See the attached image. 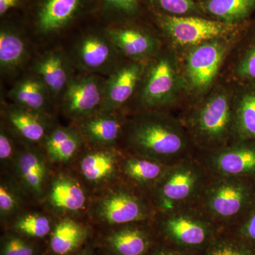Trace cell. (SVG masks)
Listing matches in <instances>:
<instances>
[{"mask_svg": "<svg viewBox=\"0 0 255 255\" xmlns=\"http://www.w3.org/2000/svg\"><path fill=\"white\" fill-rule=\"evenodd\" d=\"M152 11L157 25L172 43L179 46L192 47L205 42L226 38L245 24L222 22L206 16H173Z\"/></svg>", "mask_w": 255, "mask_h": 255, "instance_id": "cell-7", "label": "cell"}, {"mask_svg": "<svg viewBox=\"0 0 255 255\" xmlns=\"http://www.w3.org/2000/svg\"></svg>", "mask_w": 255, "mask_h": 255, "instance_id": "cell-41", "label": "cell"}, {"mask_svg": "<svg viewBox=\"0 0 255 255\" xmlns=\"http://www.w3.org/2000/svg\"><path fill=\"white\" fill-rule=\"evenodd\" d=\"M119 50L105 33H88L82 37L75 47V58L82 70L90 73H111L119 65L117 63Z\"/></svg>", "mask_w": 255, "mask_h": 255, "instance_id": "cell-13", "label": "cell"}, {"mask_svg": "<svg viewBox=\"0 0 255 255\" xmlns=\"http://www.w3.org/2000/svg\"><path fill=\"white\" fill-rule=\"evenodd\" d=\"M157 211L140 194L122 189L106 197L100 205V215L110 224L124 225L152 219Z\"/></svg>", "mask_w": 255, "mask_h": 255, "instance_id": "cell-11", "label": "cell"}, {"mask_svg": "<svg viewBox=\"0 0 255 255\" xmlns=\"http://www.w3.org/2000/svg\"><path fill=\"white\" fill-rule=\"evenodd\" d=\"M18 169L26 186L37 194H41L46 173L41 157L33 152H23L18 159Z\"/></svg>", "mask_w": 255, "mask_h": 255, "instance_id": "cell-29", "label": "cell"}, {"mask_svg": "<svg viewBox=\"0 0 255 255\" xmlns=\"http://www.w3.org/2000/svg\"><path fill=\"white\" fill-rule=\"evenodd\" d=\"M26 43L17 30L4 24L0 30V69L4 74L14 73L27 57Z\"/></svg>", "mask_w": 255, "mask_h": 255, "instance_id": "cell-21", "label": "cell"}, {"mask_svg": "<svg viewBox=\"0 0 255 255\" xmlns=\"http://www.w3.org/2000/svg\"><path fill=\"white\" fill-rule=\"evenodd\" d=\"M16 201L14 196L4 186L0 188V210L3 214H9L15 209Z\"/></svg>", "mask_w": 255, "mask_h": 255, "instance_id": "cell-37", "label": "cell"}, {"mask_svg": "<svg viewBox=\"0 0 255 255\" xmlns=\"http://www.w3.org/2000/svg\"><path fill=\"white\" fill-rule=\"evenodd\" d=\"M87 0H38L34 9V25L42 34L56 33L79 17Z\"/></svg>", "mask_w": 255, "mask_h": 255, "instance_id": "cell-14", "label": "cell"}, {"mask_svg": "<svg viewBox=\"0 0 255 255\" xmlns=\"http://www.w3.org/2000/svg\"><path fill=\"white\" fill-rule=\"evenodd\" d=\"M147 64H120L106 80L101 112H114L127 103L138 88Z\"/></svg>", "mask_w": 255, "mask_h": 255, "instance_id": "cell-12", "label": "cell"}, {"mask_svg": "<svg viewBox=\"0 0 255 255\" xmlns=\"http://www.w3.org/2000/svg\"><path fill=\"white\" fill-rule=\"evenodd\" d=\"M204 14L213 19L243 24L255 11V0H197Z\"/></svg>", "mask_w": 255, "mask_h": 255, "instance_id": "cell-19", "label": "cell"}, {"mask_svg": "<svg viewBox=\"0 0 255 255\" xmlns=\"http://www.w3.org/2000/svg\"><path fill=\"white\" fill-rule=\"evenodd\" d=\"M157 214L159 216V231L166 241L172 248L188 254L204 251L224 231L197 204Z\"/></svg>", "mask_w": 255, "mask_h": 255, "instance_id": "cell-5", "label": "cell"}, {"mask_svg": "<svg viewBox=\"0 0 255 255\" xmlns=\"http://www.w3.org/2000/svg\"><path fill=\"white\" fill-rule=\"evenodd\" d=\"M12 153V143L4 129L0 132V158L4 160L9 158Z\"/></svg>", "mask_w": 255, "mask_h": 255, "instance_id": "cell-38", "label": "cell"}, {"mask_svg": "<svg viewBox=\"0 0 255 255\" xmlns=\"http://www.w3.org/2000/svg\"><path fill=\"white\" fill-rule=\"evenodd\" d=\"M80 131L73 128L58 127L47 137V152L52 160L65 162L73 157L80 148L82 142Z\"/></svg>", "mask_w": 255, "mask_h": 255, "instance_id": "cell-25", "label": "cell"}, {"mask_svg": "<svg viewBox=\"0 0 255 255\" xmlns=\"http://www.w3.org/2000/svg\"><path fill=\"white\" fill-rule=\"evenodd\" d=\"M15 228L28 236L43 238L50 233V223L45 216L31 214L18 220Z\"/></svg>", "mask_w": 255, "mask_h": 255, "instance_id": "cell-33", "label": "cell"}, {"mask_svg": "<svg viewBox=\"0 0 255 255\" xmlns=\"http://www.w3.org/2000/svg\"><path fill=\"white\" fill-rule=\"evenodd\" d=\"M196 1H197V0H196Z\"/></svg>", "mask_w": 255, "mask_h": 255, "instance_id": "cell-42", "label": "cell"}, {"mask_svg": "<svg viewBox=\"0 0 255 255\" xmlns=\"http://www.w3.org/2000/svg\"><path fill=\"white\" fill-rule=\"evenodd\" d=\"M234 92L220 88L195 106L183 122L197 152L216 150L234 140Z\"/></svg>", "mask_w": 255, "mask_h": 255, "instance_id": "cell-2", "label": "cell"}, {"mask_svg": "<svg viewBox=\"0 0 255 255\" xmlns=\"http://www.w3.org/2000/svg\"><path fill=\"white\" fill-rule=\"evenodd\" d=\"M117 164L115 152L101 150L90 152L85 155L80 164V168L87 180L100 182L115 173Z\"/></svg>", "mask_w": 255, "mask_h": 255, "instance_id": "cell-27", "label": "cell"}, {"mask_svg": "<svg viewBox=\"0 0 255 255\" xmlns=\"http://www.w3.org/2000/svg\"><path fill=\"white\" fill-rule=\"evenodd\" d=\"M114 112H100L80 122L82 136L92 144L111 145L117 141L123 128V122Z\"/></svg>", "mask_w": 255, "mask_h": 255, "instance_id": "cell-18", "label": "cell"}, {"mask_svg": "<svg viewBox=\"0 0 255 255\" xmlns=\"http://www.w3.org/2000/svg\"><path fill=\"white\" fill-rule=\"evenodd\" d=\"M234 92V140H255V84L241 83Z\"/></svg>", "mask_w": 255, "mask_h": 255, "instance_id": "cell-17", "label": "cell"}, {"mask_svg": "<svg viewBox=\"0 0 255 255\" xmlns=\"http://www.w3.org/2000/svg\"><path fill=\"white\" fill-rule=\"evenodd\" d=\"M105 35L119 52L132 61L145 63L157 55L155 38L140 28L129 26H111Z\"/></svg>", "mask_w": 255, "mask_h": 255, "instance_id": "cell-15", "label": "cell"}, {"mask_svg": "<svg viewBox=\"0 0 255 255\" xmlns=\"http://www.w3.org/2000/svg\"><path fill=\"white\" fill-rule=\"evenodd\" d=\"M50 95L48 89L37 75L19 80L9 93L15 105L41 114L48 107Z\"/></svg>", "mask_w": 255, "mask_h": 255, "instance_id": "cell-20", "label": "cell"}, {"mask_svg": "<svg viewBox=\"0 0 255 255\" xmlns=\"http://www.w3.org/2000/svg\"><path fill=\"white\" fill-rule=\"evenodd\" d=\"M235 75L241 83L255 84V36L242 53L235 67Z\"/></svg>", "mask_w": 255, "mask_h": 255, "instance_id": "cell-32", "label": "cell"}, {"mask_svg": "<svg viewBox=\"0 0 255 255\" xmlns=\"http://www.w3.org/2000/svg\"><path fill=\"white\" fill-rule=\"evenodd\" d=\"M209 176L196 155L171 165L152 190L157 212L196 205Z\"/></svg>", "mask_w": 255, "mask_h": 255, "instance_id": "cell-4", "label": "cell"}, {"mask_svg": "<svg viewBox=\"0 0 255 255\" xmlns=\"http://www.w3.org/2000/svg\"><path fill=\"white\" fill-rule=\"evenodd\" d=\"M6 118L14 130L29 141H39L46 135L43 114L14 105L6 109Z\"/></svg>", "mask_w": 255, "mask_h": 255, "instance_id": "cell-23", "label": "cell"}, {"mask_svg": "<svg viewBox=\"0 0 255 255\" xmlns=\"http://www.w3.org/2000/svg\"><path fill=\"white\" fill-rule=\"evenodd\" d=\"M33 248L21 238L11 237L3 247L2 255H33Z\"/></svg>", "mask_w": 255, "mask_h": 255, "instance_id": "cell-36", "label": "cell"}, {"mask_svg": "<svg viewBox=\"0 0 255 255\" xmlns=\"http://www.w3.org/2000/svg\"><path fill=\"white\" fill-rule=\"evenodd\" d=\"M21 0H0V16L1 17L7 14L11 9L16 8Z\"/></svg>", "mask_w": 255, "mask_h": 255, "instance_id": "cell-40", "label": "cell"}, {"mask_svg": "<svg viewBox=\"0 0 255 255\" xmlns=\"http://www.w3.org/2000/svg\"><path fill=\"white\" fill-rule=\"evenodd\" d=\"M238 238L246 243L255 246V208H253L248 214L238 223Z\"/></svg>", "mask_w": 255, "mask_h": 255, "instance_id": "cell-35", "label": "cell"}, {"mask_svg": "<svg viewBox=\"0 0 255 255\" xmlns=\"http://www.w3.org/2000/svg\"><path fill=\"white\" fill-rule=\"evenodd\" d=\"M220 233L204 250V255H253L249 246L241 238Z\"/></svg>", "mask_w": 255, "mask_h": 255, "instance_id": "cell-31", "label": "cell"}, {"mask_svg": "<svg viewBox=\"0 0 255 255\" xmlns=\"http://www.w3.org/2000/svg\"><path fill=\"white\" fill-rule=\"evenodd\" d=\"M107 12L124 18L136 17L141 11V0H97Z\"/></svg>", "mask_w": 255, "mask_h": 255, "instance_id": "cell-34", "label": "cell"}, {"mask_svg": "<svg viewBox=\"0 0 255 255\" xmlns=\"http://www.w3.org/2000/svg\"><path fill=\"white\" fill-rule=\"evenodd\" d=\"M33 70L53 97L63 92L73 79L68 60L60 51L42 55L35 63Z\"/></svg>", "mask_w": 255, "mask_h": 255, "instance_id": "cell-16", "label": "cell"}, {"mask_svg": "<svg viewBox=\"0 0 255 255\" xmlns=\"http://www.w3.org/2000/svg\"><path fill=\"white\" fill-rule=\"evenodd\" d=\"M183 85L174 58L157 55L146 65L139 85L138 102L144 111H160L173 104Z\"/></svg>", "mask_w": 255, "mask_h": 255, "instance_id": "cell-6", "label": "cell"}, {"mask_svg": "<svg viewBox=\"0 0 255 255\" xmlns=\"http://www.w3.org/2000/svg\"><path fill=\"white\" fill-rule=\"evenodd\" d=\"M252 187L248 179L210 174L197 205L225 230L237 225L253 209Z\"/></svg>", "mask_w": 255, "mask_h": 255, "instance_id": "cell-3", "label": "cell"}, {"mask_svg": "<svg viewBox=\"0 0 255 255\" xmlns=\"http://www.w3.org/2000/svg\"><path fill=\"white\" fill-rule=\"evenodd\" d=\"M152 255H189L171 246H161L156 248Z\"/></svg>", "mask_w": 255, "mask_h": 255, "instance_id": "cell-39", "label": "cell"}, {"mask_svg": "<svg viewBox=\"0 0 255 255\" xmlns=\"http://www.w3.org/2000/svg\"><path fill=\"white\" fill-rule=\"evenodd\" d=\"M50 201L57 209L76 211L85 205V192L80 184L71 178L60 177L53 183Z\"/></svg>", "mask_w": 255, "mask_h": 255, "instance_id": "cell-26", "label": "cell"}, {"mask_svg": "<svg viewBox=\"0 0 255 255\" xmlns=\"http://www.w3.org/2000/svg\"><path fill=\"white\" fill-rule=\"evenodd\" d=\"M170 166L133 155L124 161L123 169L124 174L132 182L152 190Z\"/></svg>", "mask_w": 255, "mask_h": 255, "instance_id": "cell-22", "label": "cell"}, {"mask_svg": "<svg viewBox=\"0 0 255 255\" xmlns=\"http://www.w3.org/2000/svg\"><path fill=\"white\" fill-rule=\"evenodd\" d=\"M152 10L169 16H206L196 0H148Z\"/></svg>", "mask_w": 255, "mask_h": 255, "instance_id": "cell-30", "label": "cell"}, {"mask_svg": "<svg viewBox=\"0 0 255 255\" xmlns=\"http://www.w3.org/2000/svg\"><path fill=\"white\" fill-rule=\"evenodd\" d=\"M111 249L117 255H145L151 246L150 235L136 225L116 231L109 238Z\"/></svg>", "mask_w": 255, "mask_h": 255, "instance_id": "cell-24", "label": "cell"}, {"mask_svg": "<svg viewBox=\"0 0 255 255\" xmlns=\"http://www.w3.org/2000/svg\"><path fill=\"white\" fill-rule=\"evenodd\" d=\"M127 141L133 155L169 166L197 154L183 122L161 111H145L132 119Z\"/></svg>", "mask_w": 255, "mask_h": 255, "instance_id": "cell-1", "label": "cell"}, {"mask_svg": "<svg viewBox=\"0 0 255 255\" xmlns=\"http://www.w3.org/2000/svg\"><path fill=\"white\" fill-rule=\"evenodd\" d=\"M225 38L212 40L191 48L185 65V82L194 93L206 91L216 80L228 46Z\"/></svg>", "mask_w": 255, "mask_h": 255, "instance_id": "cell-9", "label": "cell"}, {"mask_svg": "<svg viewBox=\"0 0 255 255\" xmlns=\"http://www.w3.org/2000/svg\"><path fill=\"white\" fill-rule=\"evenodd\" d=\"M86 235V231L81 225L72 220H64L57 225L52 234V251L60 255L68 254L82 244Z\"/></svg>", "mask_w": 255, "mask_h": 255, "instance_id": "cell-28", "label": "cell"}, {"mask_svg": "<svg viewBox=\"0 0 255 255\" xmlns=\"http://www.w3.org/2000/svg\"><path fill=\"white\" fill-rule=\"evenodd\" d=\"M106 80L97 75L72 79L63 92V109L70 118L81 121L100 112Z\"/></svg>", "mask_w": 255, "mask_h": 255, "instance_id": "cell-10", "label": "cell"}, {"mask_svg": "<svg viewBox=\"0 0 255 255\" xmlns=\"http://www.w3.org/2000/svg\"><path fill=\"white\" fill-rule=\"evenodd\" d=\"M211 175L248 179L255 178V140H234L220 148L197 152Z\"/></svg>", "mask_w": 255, "mask_h": 255, "instance_id": "cell-8", "label": "cell"}]
</instances>
